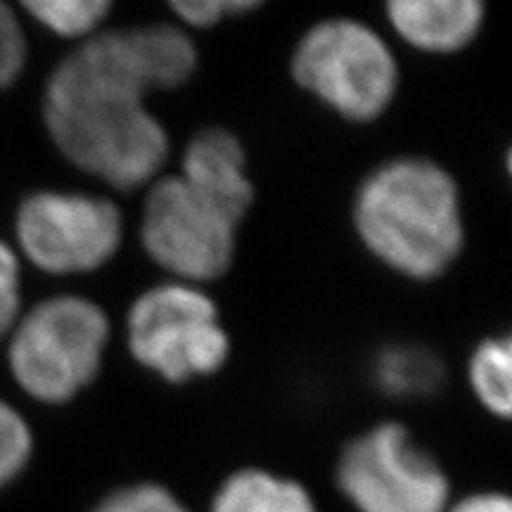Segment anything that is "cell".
<instances>
[{
    "instance_id": "6da1fadb",
    "label": "cell",
    "mask_w": 512,
    "mask_h": 512,
    "mask_svg": "<svg viewBox=\"0 0 512 512\" xmlns=\"http://www.w3.org/2000/svg\"><path fill=\"white\" fill-rule=\"evenodd\" d=\"M195 69V46L169 24L95 34L50 74L48 136L86 174L119 190L140 188L169 157L164 126L145 107L147 93L183 86Z\"/></svg>"
},
{
    "instance_id": "7a4b0ae2",
    "label": "cell",
    "mask_w": 512,
    "mask_h": 512,
    "mask_svg": "<svg viewBox=\"0 0 512 512\" xmlns=\"http://www.w3.org/2000/svg\"><path fill=\"white\" fill-rule=\"evenodd\" d=\"M358 238L411 280L444 275L465 245L460 192L430 159L396 157L366 176L354 200Z\"/></svg>"
},
{
    "instance_id": "3957f363",
    "label": "cell",
    "mask_w": 512,
    "mask_h": 512,
    "mask_svg": "<svg viewBox=\"0 0 512 512\" xmlns=\"http://www.w3.org/2000/svg\"><path fill=\"white\" fill-rule=\"evenodd\" d=\"M8 339L15 382L31 399L57 406L76 399L100 375L110 320L91 299L64 294L22 313Z\"/></svg>"
},
{
    "instance_id": "277c9868",
    "label": "cell",
    "mask_w": 512,
    "mask_h": 512,
    "mask_svg": "<svg viewBox=\"0 0 512 512\" xmlns=\"http://www.w3.org/2000/svg\"><path fill=\"white\" fill-rule=\"evenodd\" d=\"M292 76L354 124L380 119L399 88L392 48L368 24L349 17L325 19L306 31L294 48Z\"/></svg>"
},
{
    "instance_id": "5b68a950",
    "label": "cell",
    "mask_w": 512,
    "mask_h": 512,
    "mask_svg": "<svg viewBox=\"0 0 512 512\" xmlns=\"http://www.w3.org/2000/svg\"><path fill=\"white\" fill-rule=\"evenodd\" d=\"M126 342L140 366L171 384L214 375L230 356V337L214 299L188 283L140 294L128 309Z\"/></svg>"
},
{
    "instance_id": "8992f818",
    "label": "cell",
    "mask_w": 512,
    "mask_h": 512,
    "mask_svg": "<svg viewBox=\"0 0 512 512\" xmlns=\"http://www.w3.org/2000/svg\"><path fill=\"white\" fill-rule=\"evenodd\" d=\"M240 219L181 176L157 178L143 204L147 256L185 283L221 278L233 264Z\"/></svg>"
},
{
    "instance_id": "52a82bcc",
    "label": "cell",
    "mask_w": 512,
    "mask_h": 512,
    "mask_svg": "<svg viewBox=\"0 0 512 512\" xmlns=\"http://www.w3.org/2000/svg\"><path fill=\"white\" fill-rule=\"evenodd\" d=\"M337 484L358 512H446L448 503L446 472L396 422L344 446Z\"/></svg>"
},
{
    "instance_id": "ba28073f",
    "label": "cell",
    "mask_w": 512,
    "mask_h": 512,
    "mask_svg": "<svg viewBox=\"0 0 512 512\" xmlns=\"http://www.w3.org/2000/svg\"><path fill=\"white\" fill-rule=\"evenodd\" d=\"M15 235L22 254L41 271L91 273L119 252L124 219L105 197L38 190L19 204Z\"/></svg>"
},
{
    "instance_id": "9c48e42d",
    "label": "cell",
    "mask_w": 512,
    "mask_h": 512,
    "mask_svg": "<svg viewBox=\"0 0 512 512\" xmlns=\"http://www.w3.org/2000/svg\"><path fill=\"white\" fill-rule=\"evenodd\" d=\"M178 176L214 197L240 221L254 202V185L247 176L245 150L240 140L223 128H207L190 140Z\"/></svg>"
},
{
    "instance_id": "30bf717a",
    "label": "cell",
    "mask_w": 512,
    "mask_h": 512,
    "mask_svg": "<svg viewBox=\"0 0 512 512\" xmlns=\"http://www.w3.org/2000/svg\"><path fill=\"white\" fill-rule=\"evenodd\" d=\"M387 17L408 46L446 55L475 41L484 5L479 0H392Z\"/></svg>"
},
{
    "instance_id": "8fae6325",
    "label": "cell",
    "mask_w": 512,
    "mask_h": 512,
    "mask_svg": "<svg viewBox=\"0 0 512 512\" xmlns=\"http://www.w3.org/2000/svg\"><path fill=\"white\" fill-rule=\"evenodd\" d=\"M211 512H316V503L294 479L249 467L221 484Z\"/></svg>"
},
{
    "instance_id": "7c38bea8",
    "label": "cell",
    "mask_w": 512,
    "mask_h": 512,
    "mask_svg": "<svg viewBox=\"0 0 512 512\" xmlns=\"http://www.w3.org/2000/svg\"><path fill=\"white\" fill-rule=\"evenodd\" d=\"M470 387L479 403L496 418L512 413V342L508 335L489 337L475 349L467 366Z\"/></svg>"
},
{
    "instance_id": "4fadbf2b",
    "label": "cell",
    "mask_w": 512,
    "mask_h": 512,
    "mask_svg": "<svg viewBox=\"0 0 512 512\" xmlns=\"http://www.w3.org/2000/svg\"><path fill=\"white\" fill-rule=\"evenodd\" d=\"M375 377L394 396L430 394L441 380L439 361L420 347H392L377 358Z\"/></svg>"
},
{
    "instance_id": "5bb4252c",
    "label": "cell",
    "mask_w": 512,
    "mask_h": 512,
    "mask_svg": "<svg viewBox=\"0 0 512 512\" xmlns=\"http://www.w3.org/2000/svg\"><path fill=\"white\" fill-rule=\"evenodd\" d=\"M50 34L88 41L112 12L110 0H27L22 5Z\"/></svg>"
},
{
    "instance_id": "9a60e30c",
    "label": "cell",
    "mask_w": 512,
    "mask_h": 512,
    "mask_svg": "<svg viewBox=\"0 0 512 512\" xmlns=\"http://www.w3.org/2000/svg\"><path fill=\"white\" fill-rule=\"evenodd\" d=\"M34 453V434L10 403L0 399V489L15 482Z\"/></svg>"
},
{
    "instance_id": "2e32d148",
    "label": "cell",
    "mask_w": 512,
    "mask_h": 512,
    "mask_svg": "<svg viewBox=\"0 0 512 512\" xmlns=\"http://www.w3.org/2000/svg\"><path fill=\"white\" fill-rule=\"evenodd\" d=\"M93 512H190L159 484H133L102 498Z\"/></svg>"
},
{
    "instance_id": "e0dca14e",
    "label": "cell",
    "mask_w": 512,
    "mask_h": 512,
    "mask_svg": "<svg viewBox=\"0 0 512 512\" xmlns=\"http://www.w3.org/2000/svg\"><path fill=\"white\" fill-rule=\"evenodd\" d=\"M27 64V36L10 5L0 3V91L10 88Z\"/></svg>"
},
{
    "instance_id": "ac0fdd59",
    "label": "cell",
    "mask_w": 512,
    "mask_h": 512,
    "mask_svg": "<svg viewBox=\"0 0 512 512\" xmlns=\"http://www.w3.org/2000/svg\"><path fill=\"white\" fill-rule=\"evenodd\" d=\"M22 266L15 249L0 240V339H5L22 316Z\"/></svg>"
},
{
    "instance_id": "d6986e66",
    "label": "cell",
    "mask_w": 512,
    "mask_h": 512,
    "mask_svg": "<svg viewBox=\"0 0 512 512\" xmlns=\"http://www.w3.org/2000/svg\"><path fill=\"white\" fill-rule=\"evenodd\" d=\"M185 24L197 29L216 27L223 17L245 15L249 10L261 8L259 0H174L169 5Z\"/></svg>"
},
{
    "instance_id": "ffe728a7",
    "label": "cell",
    "mask_w": 512,
    "mask_h": 512,
    "mask_svg": "<svg viewBox=\"0 0 512 512\" xmlns=\"http://www.w3.org/2000/svg\"><path fill=\"white\" fill-rule=\"evenodd\" d=\"M448 512H512V503L503 494H472L458 501Z\"/></svg>"
}]
</instances>
